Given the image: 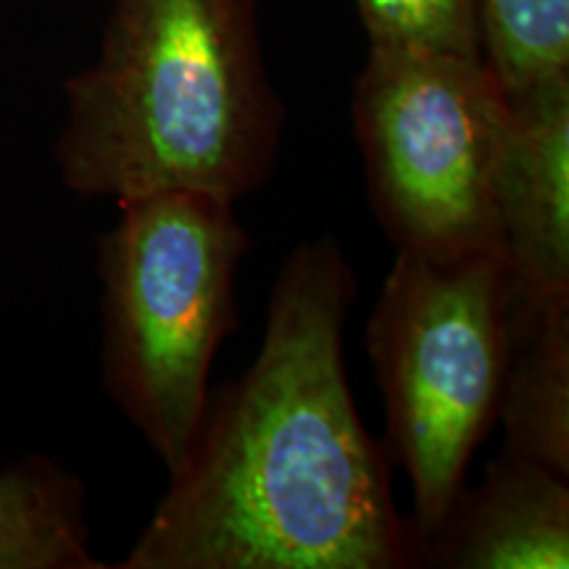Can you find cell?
Masks as SVG:
<instances>
[{"label":"cell","mask_w":569,"mask_h":569,"mask_svg":"<svg viewBox=\"0 0 569 569\" xmlns=\"http://www.w3.org/2000/svg\"><path fill=\"white\" fill-rule=\"evenodd\" d=\"M480 32L507 101L569 77V0H480Z\"/></svg>","instance_id":"30bf717a"},{"label":"cell","mask_w":569,"mask_h":569,"mask_svg":"<svg viewBox=\"0 0 569 569\" xmlns=\"http://www.w3.org/2000/svg\"><path fill=\"white\" fill-rule=\"evenodd\" d=\"M498 230L519 301L569 296V77L509 101Z\"/></svg>","instance_id":"8992f818"},{"label":"cell","mask_w":569,"mask_h":569,"mask_svg":"<svg viewBox=\"0 0 569 569\" xmlns=\"http://www.w3.org/2000/svg\"><path fill=\"white\" fill-rule=\"evenodd\" d=\"M356 272L332 234L282 261L253 365L211 390L182 467L119 569H409L411 519L356 411Z\"/></svg>","instance_id":"6da1fadb"},{"label":"cell","mask_w":569,"mask_h":569,"mask_svg":"<svg viewBox=\"0 0 569 569\" xmlns=\"http://www.w3.org/2000/svg\"><path fill=\"white\" fill-rule=\"evenodd\" d=\"M88 549L84 490L32 457L0 472V569H101Z\"/></svg>","instance_id":"9c48e42d"},{"label":"cell","mask_w":569,"mask_h":569,"mask_svg":"<svg viewBox=\"0 0 569 569\" xmlns=\"http://www.w3.org/2000/svg\"><path fill=\"white\" fill-rule=\"evenodd\" d=\"M98 240L103 386L177 472L209 401L213 356L234 330V277L251 248L234 201L163 190L117 203Z\"/></svg>","instance_id":"3957f363"},{"label":"cell","mask_w":569,"mask_h":569,"mask_svg":"<svg viewBox=\"0 0 569 569\" xmlns=\"http://www.w3.org/2000/svg\"><path fill=\"white\" fill-rule=\"evenodd\" d=\"M511 309L515 280L503 256L438 264L396 253L367 319L388 453L411 482L417 543L443 522L496 425Z\"/></svg>","instance_id":"277c9868"},{"label":"cell","mask_w":569,"mask_h":569,"mask_svg":"<svg viewBox=\"0 0 569 569\" xmlns=\"http://www.w3.org/2000/svg\"><path fill=\"white\" fill-rule=\"evenodd\" d=\"M67 103L61 180L117 203L163 190L240 201L269 180L284 132L259 0H111Z\"/></svg>","instance_id":"7a4b0ae2"},{"label":"cell","mask_w":569,"mask_h":569,"mask_svg":"<svg viewBox=\"0 0 569 569\" xmlns=\"http://www.w3.org/2000/svg\"><path fill=\"white\" fill-rule=\"evenodd\" d=\"M369 46L482 59L480 0H356Z\"/></svg>","instance_id":"8fae6325"},{"label":"cell","mask_w":569,"mask_h":569,"mask_svg":"<svg viewBox=\"0 0 569 569\" xmlns=\"http://www.w3.org/2000/svg\"><path fill=\"white\" fill-rule=\"evenodd\" d=\"M567 475L501 451L478 488H461L443 522L419 543V567L567 569Z\"/></svg>","instance_id":"52a82bcc"},{"label":"cell","mask_w":569,"mask_h":569,"mask_svg":"<svg viewBox=\"0 0 569 569\" xmlns=\"http://www.w3.org/2000/svg\"><path fill=\"white\" fill-rule=\"evenodd\" d=\"M503 451L569 478V296H515L511 351L498 419Z\"/></svg>","instance_id":"ba28073f"},{"label":"cell","mask_w":569,"mask_h":569,"mask_svg":"<svg viewBox=\"0 0 569 569\" xmlns=\"http://www.w3.org/2000/svg\"><path fill=\"white\" fill-rule=\"evenodd\" d=\"M351 122L396 253L438 264L503 256L498 169L511 106L486 61L369 46Z\"/></svg>","instance_id":"5b68a950"}]
</instances>
